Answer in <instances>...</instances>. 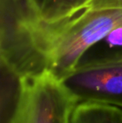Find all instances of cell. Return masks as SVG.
<instances>
[{
    "label": "cell",
    "mask_w": 122,
    "mask_h": 123,
    "mask_svg": "<svg viewBox=\"0 0 122 123\" xmlns=\"http://www.w3.org/2000/svg\"><path fill=\"white\" fill-rule=\"evenodd\" d=\"M77 103L50 72L22 78L16 105L2 123H70Z\"/></svg>",
    "instance_id": "obj_2"
},
{
    "label": "cell",
    "mask_w": 122,
    "mask_h": 123,
    "mask_svg": "<svg viewBox=\"0 0 122 123\" xmlns=\"http://www.w3.org/2000/svg\"><path fill=\"white\" fill-rule=\"evenodd\" d=\"M122 25V9H84L58 21L29 17L31 42L36 60L58 79L75 68L80 59L111 29Z\"/></svg>",
    "instance_id": "obj_1"
},
{
    "label": "cell",
    "mask_w": 122,
    "mask_h": 123,
    "mask_svg": "<svg viewBox=\"0 0 122 123\" xmlns=\"http://www.w3.org/2000/svg\"><path fill=\"white\" fill-rule=\"evenodd\" d=\"M59 80L78 102L122 108V58L78 65Z\"/></svg>",
    "instance_id": "obj_3"
},
{
    "label": "cell",
    "mask_w": 122,
    "mask_h": 123,
    "mask_svg": "<svg viewBox=\"0 0 122 123\" xmlns=\"http://www.w3.org/2000/svg\"><path fill=\"white\" fill-rule=\"evenodd\" d=\"M70 123H122V108L97 102H78Z\"/></svg>",
    "instance_id": "obj_4"
},
{
    "label": "cell",
    "mask_w": 122,
    "mask_h": 123,
    "mask_svg": "<svg viewBox=\"0 0 122 123\" xmlns=\"http://www.w3.org/2000/svg\"><path fill=\"white\" fill-rule=\"evenodd\" d=\"M122 9V0H92L84 9ZM83 9V10H84Z\"/></svg>",
    "instance_id": "obj_7"
},
{
    "label": "cell",
    "mask_w": 122,
    "mask_h": 123,
    "mask_svg": "<svg viewBox=\"0 0 122 123\" xmlns=\"http://www.w3.org/2000/svg\"><path fill=\"white\" fill-rule=\"evenodd\" d=\"M41 18L58 21L80 13L92 0H28Z\"/></svg>",
    "instance_id": "obj_5"
},
{
    "label": "cell",
    "mask_w": 122,
    "mask_h": 123,
    "mask_svg": "<svg viewBox=\"0 0 122 123\" xmlns=\"http://www.w3.org/2000/svg\"><path fill=\"white\" fill-rule=\"evenodd\" d=\"M121 58L122 25L111 29L103 39H101L99 42L93 45L80 59L78 65L105 61V60Z\"/></svg>",
    "instance_id": "obj_6"
}]
</instances>
